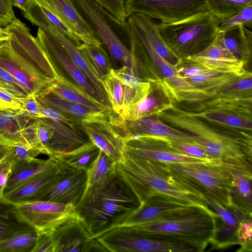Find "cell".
Masks as SVG:
<instances>
[{"instance_id":"cell-1","label":"cell","mask_w":252,"mask_h":252,"mask_svg":"<svg viewBox=\"0 0 252 252\" xmlns=\"http://www.w3.org/2000/svg\"><path fill=\"white\" fill-rule=\"evenodd\" d=\"M158 116L183 132L213 158L231 168L252 170V132L209 122L175 105Z\"/></svg>"},{"instance_id":"cell-2","label":"cell","mask_w":252,"mask_h":252,"mask_svg":"<svg viewBox=\"0 0 252 252\" xmlns=\"http://www.w3.org/2000/svg\"><path fill=\"white\" fill-rule=\"evenodd\" d=\"M9 38L0 47V66L10 73L31 95L50 91L60 78L28 27L15 18L5 27Z\"/></svg>"},{"instance_id":"cell-3","label":"cell","mask_w":252,"mask_h":252,"mask_svg":"<svg viewBox=\"0 0 252 252\" xmlns=\"http://www.w3.org/2000/svg\"><path fill=\"white\" fill-rule=\"evenodd\" d=\"M116 172L141 204L154 196H163L207 210L206 198L170 169L165 162L124 155L115 163Z\"/></svg>"},{"instance_id":"cell-4","label":"cell","mask_w":252,"mask_h":252,"mask_svg":"<svg viewBox=\"0 0 252 252\" xmlns=\"http://www.w3.org/2000/svg\"><path fill=\"white\" fill-rule=\"evenodd\" d=\"M140 205L137 197L115 170L105 180L87 186L75 209L92 238H96Z\"/></svg>"},{"instance_id":"cell-5","label":"cell","mask_w":252,"mask_h":252,"mask_svg":"<svg viewBox=\"0 0 252 252\" xmlns=\"http://www.w3.org/2000/svg\"><path fill=\"white\" fill-rule=\"evenodd\" d=\"M217 216L212 210L197 208L166 220L129 227L150 237L183 243L203 252L214 240Z\"/></svg>"},{"instance_id":"cell-6","label":"cell","mask_w":252,"mask_h":252,"mask_svg":"<svg viewBox=\"0 0 252 252\" xmlns=\"http://www.w3.org/2000/svg\"><path fill=\"white\" fill-rule=\"evenodd\" d=\"M220 21L209 11L172 23H158L163 39L180 59L194 55L209 46L219 32Z\"/></svg>"},{"instance_id":"cell-7","label":"cell","mask_w":252,"mask_h":252,"mask_svg":"<svg viewBox=\"0 0 252 252\" xmlns=\"http://www.w3.org/2000/svg\"><path fill=\"white\" fill-rule=\"evenodd\" d=\"M199 191L223 207H232V169L217 159L190 163H165Z\"/></svg>"},{"instance_id":"cell-8","label":"cell","mask_w":252,"mask_h":252,"mask_svg":"<svg viewBox=\"0 0 252 252\" xmlns=\"http://www.w3.org/2000/svg\"><path fill=\"white\" fill-rule=\"evenodd\" d=\"M71 1L111 57L121 62L123 66L131 69L140 77L143 71L142 64L132 49L126 46L119 34L125 25L118 23L102 6L94 0Z\"/></svg>"},{"instance_id":"cell-9","label":"cell","mask_w":252,"mask_h":252,"mask_svg":"<svg viewBox=\"0 0 252 252\" xmlns=\"http://www.w3.org/2000/svg\"><path fill=\"white\" fill-rule=\"evenodd\" d=\"M96 238L106 252H197L189 245L151 237L129 226L114 227Z\"/></svg>"},{"instance_id":"cell-10","label":"cell","mask_w":252,"mask_h":252,"mask_svg":"<svg viewBox=\"0 0 252 252\" xmlns=\"http://www.w3.org/2000/svg\"><path fill=\"white\" fill-rule=\"evenodd\" d=\"M9 206L8 212L15 221L38 233L54 229L68 219L77 217L74 206L49 201L34 200Z\"/></svg>"},{"instance_id":"cell-11","label":"cell","mask_w":252,"mask_h":252,"mask_svg":"<svg viewBox=\"0 0 252 252\" xmlns=\"http://www.w3.org/2000/svg\"><path fill=\"white\" fill-rule=\"evenodd\" d=\"M25 18L38 27L52 38L67 55L75 65L87 76L94 85L102 103L112 110L101 82L94 74L77 45L64 33L52 24L42 13L40 6L31 0L28 10L24 12Z\"/></svg>"},{"instance_id":"cell-12","label":"cell","mask_w":252,"mask_h":252,"mask_svg":"<svg viewBox=\"0 0 252 252\" xmlns=\"http://www.w3.org/2000/svg\"><path fill=\"white\" fill-rule=\"evenodd\" d=\"M129 16L139 13L162 23L182 21L209 11L208 0H127Z\"/></svg>"},{"instance_id":"cell-13","label":"cell","mask_w":252,"mask_h":252,"mask_svg":"<svg viewBox=\"0 0 252 252\" xmlns=\"http://www.w3.org/2000/svg\"><path fill=\"white\" fill-rule=\"evenodd\" d=\"M109 121L124 141L134 137L148 136L175 143H194L183 132L164 123L158 115L126 120L113 112Z\"/></svg>"},{"instance_id":"cell-14","label":"cell","mask_w":252,"mask_h":252,"mask_svg":"<svg viewBox=\"0 0 252 252\" xmlns=\"http://www.w3.org/2000/svg\"><path fill=\"white\" fill-rule=\"evenodd\" d=\"M197 208H200L172 198L154 196L147 199L136 210L119 220L112 228L135 226L162 220Z\"/></svg>"},{"instance_id":"cell-15","label":"cell","mask_w":252,"mask_h":252,"mask_svg":"<svg viewBox=\"0 0 252 252\" xmlns=\"http://www.w3.org/2000/svg\"><path fill=\"white\" fill-rule=\"evenodd\" d=\"M36 38L60 78H64L78 86L94 99L102 103L89 78L52 38L39 28Z\"/></svg>"},{"instance_id":"cell-16","label":"cell","mask_w":252,"mask_h":252,"mask_svg":"<svg viewBox=\"0 0 252 252\" xmlns=\"http://www.w3.org/2000/svg\"><path fill=\"white\" fill-rule=\"evenodd\" d=\"M124 155L165 163H190L211 160L182 154L172 147L170 141L148 136L134 137L125 140Z\"/></svg>"},{"instance_id":"cell-17","label":"cell","mask_w":252,"mask_h":252,"mask_svg":"<svg viewBox=\"0 0 252 252\" xmlns=\"http://www.w3.org/2000/svg\"><path fill=\"white\" fill-rule=\"evenodd\" d=\"M126 25L147 54L175 100L177 94L195 90L178 74L175 66L169 63L156 52L143 31L130 16L128 17Z\"/></svg>"},{"instance_id":"cell-18","label":"cell","mask_w":252,"mask_h":252,"mask_svg":"<svg viewBox=\"0 0 252 252\" xmlns=\"http://www.w3.org/2000/svg\"><path fill=\"white\" fill-rule=\"evenodd\" d=\"M55 252H106L96 238H92L75 217L65 221L53 229Z\"/></svg>"},{"instance_id":"cell-19","label":"cell","mask_w":252,"mask_h":252,"mask_svg":"<svg viewBox=\"0 0 252 252\" xmlns=\"http://www.w3.org/2000/svg\"><path fill=\"white\" fill-rule=\"evenodd\" d=\"M252 98V73L246 70L215 89L205 93L190 92L177 95V102L196 104L206 100Z\"/></svg>"},{"instance_id":"cell-20","label":"cell","mask_w":252,"mask_h":252,"mask_svg":"<svg viewBox=\"0 0 252 252\" xmlns=\"http://www.w3.org/2000/svg\"><path fill=\"white\" fill-rule=\"evenodd\" d=\"M39 6L46 9L66 26L79 40L94 45L101 42L76 9L71 0H33Z\"/></svg>"},{"instance_id":"cell-21","label":"cell","mask_w":252,"mask_h":252,"mask_svg":"<svg viewBox=\"0 0 252 252\" xmlns=\"http://www.w3.org/2000/svg\"><path fill=\"white\" fill-rule=\"evenodd\" d=\"M182 59L200 64L213 71L235 75H241L246 71L245 63L234 57L224 46L220 31L214 40L205 49Z\"/></svg>"},{"instance_id":"cell-22","label":"cell","mask_w":252,"mask_h":252,"mask_svg":"<svg viewBox=\"0 0 252 252\" xmlns=\"http://www.w3.org/2000/svg\"><path fill=\"white\" fill-rule=\"evenodd\" d=\"M175 103L172 94L163 80L158 79L150 81L148 93L142 99L119 115L126 120L158 115L172 108Z\"/></svg>"},{"instance_id":"cell-23","label":"cell","mask_w":252,"mask_h":252,"mask_svg":"<svg viewBox=\"0 0 252 252\" xmlns=\"http://www.w3.org/2000/svg\"><path fill=\"white\" fill-rule=\"evenodd\" d=\"M65 165L64 174L51 186L40 200L75 206L80 200L87 186V171Z\"/></svg>"},{"instance_id":"cell-24","label":"cell","mask_w":252,"mask_h":252,"mask_svg":"<svg viewBox=\"0 0 252 252\" xmlns=\"http://www.w3.org/2000/svg\"><path fill=\"white\" fill-rule=\"evenodd\" d=\"M60 168L36 175L3 194L0 202L7 206L27 201L40 200L51 186L60 179L65 165L59 162Z\"/></svg>"},{"instance_id":"cell-25","label":"cell","mask_w":252,"mask_h":252,"mask_svg":"<svg viewBox=\"0 0 252 252\" xmlns=\"http://www.w3.org/2000/svg\"><path fill=\"white\" fill-rule=\"evenodd\" d=\"M81 129L90 141L109 156L115 162L124 157L125 141L109 120L83 122Z\"/></svg>"},{"instance_id":"cell-26","label":"cell","mask_w":252,"mask_h":252,"mask_svg":"<svg viewBox=\"0 0 252 252\" xmlns=\"http://www.w3.org/2000/svg\"><path fill=\"white\" fill-rule=\"evenodd\" d=\"M43 105L73 118L81 123L100 120H109L113 110L88 107L63 99L50 91L36 97Z\"/></svg>"},{"instance_id":"cell-27","label":"cell","mask_w":252,"mask_h":252,"mask_svg":"<svg viewBox=\"0 0 252 252\" xmlns=\"http://www.w3.org/2000/svg\"><path fill=\"white\" fill-rule=\"evenodd\" d=\"M53 128V135L48 147L49 158L56 160L90 141L81 129H74L67 125L42 118Z\"/></svg>"},{"instance_id":"cell-28","label":"cell","mask_w":252,"mask_h":252,"mask_svg":"<svg viewBox=\"0 0 252 252\" xmlns=\"http://www.w3.org/2000/svg\"><path fill=\"white\" fill-rule=\"evenodd\" d=\"M111 72L124 86V104L122 113L139 102L148 93L150 82L140 79L130 68L123 66L119 69L112 68Z\"/></svg>"},{"instance_id":"cell-29","label":"cell","mask_w":252,"mask_h":252,"mask_svg":"<svg viewBox=\"0 0 252 252\" xmlns=\"http://www.w3.org/2000/svg\"><path fill=\"white\" fill-rule=\"evenodd\" d=\"M196 116L209 122L232 128L252 132V115L217 108H207L193 112Z\"/></svg>"},{"instance_id":"cell-30","label":"cell","mask_w":252,"mask_h":252,"mask_svg":"<svg viewBox=\"0 0 252 252\" xmlns=\"http://www.w3.org/2000/svg\"><path fill=\"white\" fill-rule=\"evenodd\" d=\"M220 32L225 47L238 59L247 63L251 60L252 33L249 28L238 25Z\"/></svg>"},{"instance_id":"cell-31","label":"cell","mask_w":252,"mask_h":252,"mask_svg":"<svg viewBox=\"0 0 252 252\" xmlns=\"http://www.w3.org/2000/svg\"><path fill=\"white\" fill-rule=\"evenodd\" d=\"M60 168V165L57 161L51 158L45 160L35 158L29 163L12 167L6 182L4 193L36 175Z\"/></svg>"},{"instance_id":"cell-32","label":"cell","mask_w":252,"mask_h":252,"mask_svg":"<svg viewBox=\"0 0 252 252\" xmlns=\"http://www.w3.org/2000/svg\"><path fill=\"white\" fill-rule=\"evenodd\" d=\"M130 16L144 32L156 52L164 59L176 66L180 59L171 50L161 37L158 23L153 19L139 13Z\"/></svg>"},{"instance_id":"cell-33","label":"cell","mask_w":252,"mask_h":252,"mask_svg":"<svg viewBox=\"0 0 252 252\" xmlns=\"http://www.w3.org/2000/svg\"><path fill=\"white\" fill-rule=\"evenodd\" d=\"M233 186L231 192L232 207L245 215L252 217V174L244 171L232 170Z\"/></svg>"},{"instance_id":"cell-34","label":"cell","mask_w":252,"mask_h":252,"mask_svg":"<svg viewBox=\"0 0 252 252\" xmlns=\"http://www.w3.org/2000/svg\"><path fill=\"white\" fill-rule=\"evenodd\" d=\"M22 143L26 142L22 134L19 110H0V146L13 147Z\"/></svg>"},{"instance_id":"cell-35","label":"cell","mask_w":252,"mask_h":252,"mask_svg":"<svg viewBox=\"0 0 252 252\" xmlns=\"http://www.w3.org/2000/svg\"><path fill=\"white\" fill-rule=\"evenodd\" d=\"M50 91L63 99L88 107L108 109L80 87L64 78L56 80L53 83Z\"/></svg>"},{"instance_id":"cell-36","label":"cell","mask_w":252,"mask_h":252,"mask_svg":"<svg viewBox=\"0 0 252 252\" xmlns=\"http://www.w3.org/2000/svg\"><path fill=\"white\" fill-rule=\"evenodd\" d=\"M38 235L34 229L19 223L10 235L0 243V252H31Z\"/></svg>"},{"instance_id":"cell-37","label":"cell","mask_w":252,"mask_h":252,"mask_svg":"<svg viewBox=\"0 0 252 252\" xmlns=\"http://www.w3.org/2000/svg\"><path fill=\"white\" fill-rule=\"evenodd\" d=\"M77 47L94 74L102 83L112 69L110 59L102 44L94 45L81 43Z\"/></svg>"},{"instance_id":"cell-38","label":"cell","mask_w":252,"mask_h":252,"mask_svg":"<svg viewBox=\"0 0 252 252\" xmlns=\"http://www.w3.org/2000/svg\"><path fill=\"white\" fill-rule=\"evenodd\" d=\"M100 150L91 141L59 157L56 160L74 169L87 171L95 160Z\"/></svg>"},{"instance_id":"cell-39","label":"cell","mask_w":252,"mask_h":252,"mask_svg":"<svg viewBox=\"0 0 252 252\" xmlns=\"http://www.w3.org/2000/svg\"><path fill=\"white\" fill-rule=\"evenodd\" d=\"M236 75H239L211 70L185 79L195 89V91L193 92L205 93L217 88Z\"/></svg>"},{"instance_id":"cell-40","label":"cell","mask_w":252,"mask_h":252,"mask_svg":"<svg viewBox=\"0 0 252 252\" xmlns=\"http://www.w3.org/2000/svg\"><path fill=\"white\" fill-rule=\"evenodd\" d=\"M115 163L109 156L100 150L97 158L87 171V186L108 178L115 171Z\"/></svg>"},{"instance_id":"cell-41","label":"cell","mask_w":252,"mask_h":252,"mask_svg":"<svg viewBox=\"0 0 252 252\" xmlns=\"http://www.w3.org/2000/svg\"><path fill=\"white\" fill-rule=\"evenodd\" d=\"M208 2L209 12L221 22L252 5V0H208Z\"/></svg>"},{"instance_id":"cell-42","label":"cell","mask_w":252,"mask_h":252,"mask_svg":"<svg viewBox=\"0 0 252 252\" xmlns=\"http://www.w3.org/2000/svg\"><path fill=\"white\" fill-rule=\"evenodd\" d=\"M102 84L112 110L120 115L123 111L124 104L123 85L111 72L102 81Z\"/></svg>"},{"instance_id":"cell-43","label":"cell","mask_w":252,"mask_h":252,"mask_svg":"<svg viewBox=\"0 0 252 252\" xmlns=\"http://www.w3.org/2000/svg\"><path fill=\"white\" fill-rule=\"evenodd\" d=\"M102 6L113 19L125 25L129 17L127 0H94Z\"/></svg>"},{"instance_id":"cell-44","label":"cell","mask_w":252,"mask_h":252,"mask_svg":"<svg viewBox=\"0 0 252 252\" xmlns=\"http://www.w3.org/2000/svg\"><path fill=\"white\" fill-rule=\"evenodd\" d=\"M238 25L252 27V4L248 5L230 18L220 22L219 30L224 31Z\"/></svg>"},{"instance_id":"cell-45","label":"cell","mask_w":252,"mask_h":252,"mask_svg":"<svg viewBox=\"0 0 252 252\" xmlns=\"http://www.w3.org/2000/svg\"><path fill=\"white\" fill-rule=\"evenodd\" d=\"M0 89L20 98L31 95L10 73L0 66Z\"/></svg>"},{"instance_id":"cell-46","label":"cell","mask_w":252,"mask_h":252,"mask_svg":"<svg viewBox=\"0 0 252 252\" xmlns=\"http://www.w3.org/2000/svg\"><path fill=\"white\" fill-rule=\"evenodd\" d=\"M12 148V167L29 163L41 154L40 152L33 149L26 143H20Z\"/></svg>"},{"instance_id":"cell-47","label":"cell","mask_w":252,"mask_h":252,"mask_svg":"<svg viewBox=\"0 0 252 252\" xmlns=\"http://www.w3.org/2000/svg\"><path fill=\"white\" fill-rule=\"evenodd\" d=\"M236 236L241 251H252V218H246L239 222L236 230Z\"/></svg>"},{"instance_id":"cell-48","label":"cell","mask_w":252,"mask_h":252,"mask_svg":"<svg viewBox=\"0 0 252 252\" xmlns=\"http://www.w3.org/2000/svg\"><path fill=\"white\" fill-rule=\"evenodd\" d=\"M178 74L183 78L192 77L211 71L200 64L180 59L175 66Z\"/></svg>"},{"instance_id":"cell-49","label":"cell","mask_w":252,"mask_h":252,"mask_svg":"<svg viewBox=\"0 0 252 252\" xmlns=\"http://www.w3.org/2000/svg\"><path fill=\"white\" fill-rule=\"evenodd\" d=\"M20 113L29 118H42L41 104L36 96L31 95L22 99V108Z\"/></svg>"},{"instance_id":"cell-50","label":"cell","mask_w":252,"mask_h":252,"mask_svg":"<svg viewBox=\"0 0 252 252\" xmlns=\"http://www.w3.org/2000/svg\"><path fill=\"white\" fill-rule=\"evenodd\" d=\"M170 142L173 147L182 154L198 158L216 159L212 158L202 148L195 143Z\"/></svg>"},{"instance_id":"cell-51","label":"cell","mask_w":252,"mask_h":252,"mask_svg":"<svg viewBox=\"0 0 252 252\" xmlns=\"http://www.w3.org/2000/svg\"><path fill=\"white\" fill-rule=\"evenodd\" d=\"M41 107L43 118H48L65 124L74 129H81L82 123L78 120L52 110L41 104Z\"/></svg>"},{"instance_id":"cell-52","label":"cell","mask_w":252,"mask_h":252,"mask_svg":"<svg viewBox=\"0 0 252 252\" xmlns=\"http://www.w3.org/2000/svg\"><path fill=\"white\" fill-rule=\"evenodd\" d=\"M31 252H55L53 229L39 233L37 240Z\"/></svg>"},{"instance_id":"cell-53","label":"cell","mask_w":252,"mask_h":252,"mask_svg":"<svg viewBox=\"0 0 252 252\" xmlns=\"http://www.w3.org/2000/svg\"><path fill=\"white\" fill-rule=\"evenodd\" d=\"M4 205L0 202V243L10 235L19 223L10 220L8 209H4Z\"/></svg>"},{"instance_id":"cell-54","label":"cell","mask_w":252,"mask_h":252,"mask_svg":"<svg viewBox=\"0 0 252 252\" xmlns=\"http://www.w3.org/2000/svg\"><path fill=\"white\" fill-rule=\"evenodd\" d=\"M23 98L0 89V110H20Z\"/></svg>"},{"instance_id":"cell-55","label":"cell","mask_w":252,"mask_h":252,"mask_svg":"<svg viewBox=\"0 0 252 252\" xmlns=\"http://www.w3.org/2000/svg\"><path fill=\"white\" fill-rule=\"evenodd\" d=\"M13 161L11 152L5 159L0 163V199L3 195L8 176L11 172Z\"/></svg>"},{"instance_id":"cell-56","label":"cell","mask_w":252,"mask_h":252,"mask_svg":"<svg viewBox=\"0 0 252 252\" xmlns=\"http://www.w3.org/2000/svg\"><path fill=\"white\" fill-rule=\"evenodd\" d=\"M15 18L11 0H0V27H5Z\"/></svg>"},{"instance_id":"cell-57","label":"cell","mask_w":252,"mask_h":252,"mask_svg":"<svg viewBox=\"0 0 252 252\" xmlns=\"http://www.w3.org/2000/svg\"><path fill=\"white\" fill-rule=\"evenodd\" d=\"M31 0H11L12 6H16L26 12L29 7Z\"/></svg>"},{"instance_id":"cell-58","label":"cell","mask_w":252,"mask_h":252,"mask_svg":"<svg viewBox=\"0 0 252 252\" xmlns=\"http://www.w3.org/2000/svg\"><path fill=\"white\" fill-rule=\"evenodd\" d=\"M12 151V147L0 146V163L8 157Z\"/></svg>"},{"instance_id":"cell-59","label":"cell","mask_w":252,"mask_h":252,"mask_svg":"<svg viewBox=\"0 0 252 252\" xmlns=\"http://www.w3.org/2000/svg\"><path fill=\"white\" fill-rule=\"evenodd\" d=\"M9 38V33L5 27H0V47L7 41Z\"/></svg>"}]
</instances>
